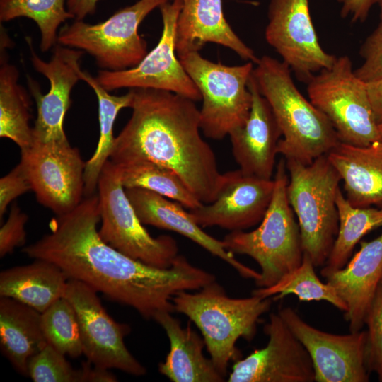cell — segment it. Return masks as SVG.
<instances>
[{
	"mask_svg": "<svg viewBox=\"0 0 382 382\" xmlns=\"http://www.w3.org/2000/svg\"><path fill=\"white\" fill-rule=\"evenodd\" d=\"M98 194L86 196L67 214L56 216L50 233L22 252L35 260L59 267L69 279L82 282L108 299L154 319L159 311H175L173 296L181 291L199 290L216 280L212 273L178 255L168 268L132 258L100 236Z\"/></svg>",
	"mask_w": 382,
	"mask_h": 382,
	"instance_id": "obj_1",
	"label": "cell"
},
{
	"mask_svg": "<svg viewBox=\"0 0 382 382\" xmlns=\"http://www.w3.org/2000/svg\"><path fill=\"white\" fill-rule=\"evenodd\" d=\"M132 115L115 137V164L149 161L173 170L202 203L212 202L223 180L215 154L200 134L195 101L153 88H131Z\"/></svg>",
	"mask_w": 382,
	"mask_h": 382,
	"instance_id": "obj_2",
	"label": "cell"
},
{
	"mask_svg": "<svg viewBox=\"0 0 382 382\" xmlns=\"http://www.w3.org/2000/svg\"><path fill=\"white\" fill-rule=\"evenodd\" d=\"M291 71L284 62L265 55L253 76L282 132L278 154L308 165L327 155L340 141L325 115L299 91Z\"/></svg>",
	"mask_w": 382,
	"mask_h": 382,
	"instance_id": "obj_3",
	"label": "cell"
},
{
	"mask_svg": "<svg viewBox=\"0 0 382 382\" xmlns=\"http://www.w3.org/2000/svg\"><path fill=\"white\" fill-rule=\"evenodd\" d=\"M172 301L175 311L187 316L199 328L210 359L224 377L229 362L241 359L236 342L241 337L253 339L260 317L272 304L270 298L255 295L229 297L216 280L195 293L179 291Z\"/></svg>",
	"mask_w": 382,
	"mask_h": 382,
	"instance_id": "obj_4",
	"label": "cell"
},
{
	"mask_svg": "<svg viewBox=\"0 0 382 382\" xmlns=\"http://www.w3.org/2000/svg\"><path fill=\"white\" fill-rule=\"evenodd\" d=\"M288 180L282 157L276 166L272 199L259 226L250 231H231L222 240L229 252L248 255L259 265L260 277L255 281L258 288L275 284L303 260L299 226L287 198Z\"/></svg>",
	"mask_w": 382,
	"mask_h": 382,
	"instance_id": "obj_5",
	"label": "cell"
},
{
	"mask_svg": "<svg viewBox=\"0 0 382 382\" xmlns=\"http://www.w3.org/2000/svg\"><path fill=\"white\" fill-rule=\"evenodd\" d=\"M286 194L299 226L303 253L323 267L339 227L336 205L341 178L327 155L306 165L289 159Z\"/></svg>",
	"mask_w": 382,
	"mask_h": 382,
	"instance_id": "obj_6",
	"label": "cell"
},
{
	"mask_svg": "<svg viewBox=\"0 0 382 382\" xmlns=\"http://www.w3.org/2000/svg\"><path fill=\"white\" fill-rule=\"evenodd\" d=\"M310 101L330 122L341 142L368 146L379 134L370 103L366 83L353 69L346 55L315 74L307 83Z\"/></svg>",
	"mask_w": 382,
	"mask_h": 382,
	"instance_id": "obj_7",
	"label": "cell"
},
{
	"mask_svg": "<svg viewBox=\"0 0 382 382\" xmlns=\"http://www.w3.org/2000/svg\"><path fill=\"white\" fill-rule=\"evenodd\" d=\"M178 58L201 93L200 128L204 136L221 140L243 126L252 105L248 82L253 63L227 66L211 62L198 52Z\"/></svg>",
	"mask_w": 382,
	"mask_h": 382,
	"instance_id": "obj_8",
	"label": "cell"
},
{
	"mask_svg": "<svg viewBox=\"0 0 382 382\" xmlns=\"http://www.w3.org/2000/svg\"><path fill=\"white\" fill-rule=\"evenodd\" d=\"M97 190L100 238L132 258L158 268L170 267L178 255L175 240L148 233L126 195L117 166L110 159L102 169Z\"/></svg>",
	"mask_w": 382,
	"mask_h": 382,
	"instance_id": "obj_9",
	"label": "cell"
},
{
	"mask_svg": "<svg viewBox=\"0 0 382 382\" xmlns=\"http://www.w3.org/2000/svg\"><path fill=\"white\" fill-rule=\"evenodd\" d=\"M168 1L139 0L97 24L75 20L59 28L57 43L87 52L103 70L133 68L148 53L147 43L138 33L141 23Z\"/></svg>",
	"mask_w": 382,
	"mask_h": 382,
	"instance_id": "obj_10",
	"label": "cell"
},
{
	"mask_svg": "<svg viewBox=\"0 0 382 382\" xmlns=\"http://www.w3.org/2000/svg\"><path fill=\"white\" fill-rule=\"evenodd\" d=\"M183 0L168 1L159 8L163 30L157 45L136 66L117 71L100 70L96 77L108 91L128 88L170 91L195 102L202 95L176 56L177 22Z\"/></svg>",
	"mask_w": 382,
	"mask_h": 382,
	"instance_id": "obj_11",
	"label": "cell"
},
{
	"mask_svg": "<svg viewBox=\"0 0 382 382\" xmlns=\"http://www.w3.org/2000/svg\"><path fill=\"white\" fill-rule=\"evenodd\" d=\"M37 202L56 216L69 213L84 196L86 162L69 141L33 142L21 150L20 162Z\"/></svg>",
	"mask_w": 382,
	"mask_h": 382,
	"instance_id": "obj_12",
	"label": "cell"
},
{
	"mask_svg": "<svg viewBox=\"0 0 382 382\" xmlns=\"http://www.w3.org/2000/svg\"><path fill=\"white\" fill-rule=\"evenodd\" d=\"M97 293L82 282L68 279L63 296L75 310L83 354L100 368L116 369L134 376L146 374V368L125 344L129 326L115 321L108 314Z\"/></svg>",
	"mask_w": 382,
	"mask_h": 382,
	"instance_id": "obj_13",
	"label": "cell"
},
{
	"mask_svg": "<svg viewBox=\"0 0 382 382\" xmlns=\"http://www.w3.org/2000/svg\"><path fill=\"white\" fill-rule=\"evenodd\" d=\"M265 37L297 79L306 83L337 58L319 43L308 0H270Z\"/></svg>",
	"mask_w": 382,
	"mask_h": 382,
	"instance_id": "obj_14",
	"label": "cell"
},
{
	"mask_svg": "<svg viewBox=\"0 0 382 382\" xmlns=\"http://www.w3.org/2000/svg\"><path fill=\"white\" fill-rule=\"evenodd\" d=\"M278 313L302 343L313 362L316 382H367L366 331L337 335L306 322L291 308Z\"/></svg>",
	"mask_w": 382,
	"mask_h": 382,
	"instance_id": "obj_15",
	"label": "cell"
},
{
	"mask_svg": "<svg viewBox=\"0 0 382 382\" xmlns=\"http://www.w3.org/2000/svg\"><path fill=\"white\" fill-rule=\"evenodd\" d=\"M27 42L30 61L36 71L50 81V90L42 94L36 81L28 78V86L37 105V119L33 127V142L47 144L68 141L64 130L66 113L71 100V92L81 80L80 60L84 52L57 44L50 61L35 54L30 37Z\"/></svg>",
	"mask_w": 382,
	"mask_h": 382,
	"instance_id": "obj_16",
	"label": "cell"
},
{
	"mask_svg": "<svg viewBox=\"0 0 382 382\" xmlns=\"http://www.w3.org/2000/svg\"><path fill=\"white\" fill-rule=\"evenodd\" d=\"M267 345L234 363L229 382H314L307 350L277 313L264 326Z\"/></svg>",
	"mask_w": 382,
	"mask_h": 382,
	"instance_id": "obj_17",
	"label": "cell"
},
{
	"mask_svg": "<svg viewBox=\"0 0 382 382\" xmlns=\"http://www.w3.org/2000/svg\"><path fill=\"white\" fill-rule=\"evenodd\" d=\"M274 179L247 175L240 169L223 173L215 199L189 212L201 227L245 231L260 223L272 197Z\"/></svg>",
	"mask_w": 382,
	"mask_h": 382,
	"instance_id": "obj_18",
	"label": "cell"
},
{
	"mask_svg": "<svg viewBox=\"0 0 382 382\" xmlns=\"http://www.w3.org/2000/svg\"><path fill=\"white\" fill-rule=\"evenodd\" d=\"M252 105L245 124L229 134L233 157L244 173L272 179L281 130L266 98L260 93L253 72L248 82Z\"/></svg>",
	"mask_w": 382,
	"mask_h": 382,
	"instance_id": "obj_19",
	"label": "cell"
},
{
	"mask_svg": "<svg viewBox=\"0 0 382 382\" xmlns=\"http://www.w3.org/2000/svg\"><path fill=\"white\" fill-rule=\"evenodd\" d=\"M139 220L144 225L170 230L183 235L230 265L244 278L260 277V272L238 261L219 241L205 233L184 207L151 190L125 188Z\"/></svg>",
	"mask_w": 382,
	"mask_h": 382,
	"instance_id": "obj_20",
	"label": "cell"
},
{
	"mask_svg": "<svg viewBox=\"0 0 382 382\" xmlns=\"http://www.w3.org/2000/svg\"><path fill=\"white\" fill-rule=\"evenodd\" d=\"M325 279L347 306L345 318L349 331L361 330L382 280V232L370 241L361 242L347 265Z\"/></svg>",
	"mask_w": 382,
	"mask_h": 382,
	"instance_id": "obj_21",
	"label": "cell"
},
{
	"mask_svg": "<svg viewBox=\"0 0 382 382\" xmlns=\"http://www.w3.org/2000/svg\"><path fill=\"white\" fill-rule=\"evenodd\" d=\"M207 42L228 47L253 64L259 61L226 21L221 0H183L176 29L178 56L199 52Z\"/></svg>",
	"mask_w": 382,
	"mask_h": 382,
	"instance_id": "obj_22",
	"label": "cell"
},
{
	"mask_svg": "<svg viewBox=\"0 0 382 382\" xmlns=\"http://www.w3.org/2000/svg\"><path fill=\"white\" fill-rule=\"evenodd\" d=\"M327 156L352 205L382 209V146L378 142L359 146L340 141Z\"/></svg>",
	"mask_w": 382,
	"mask_h": 382,
	"instance_id": "obj_23",
	"label": "cell"
},
{
	"mask_svg": "<svg viewBox=\"0 0 382 382\" xmlns=\"http://www.w3.org/2000/svg\"><path fill=\"white\" fill-rule=\"evenodd\" d=\"M165 330L170 351L158 365L159 372L173 382H221L224 377L203 352L205 342L187 324L183 327L171 312L159 311L154 318Z\"/></svg>",
	"mask_w": 382,
	"mask_h": 382,
	"instance_id": "obj_24",
	"label": "cell"
},
{
	"mask_svg": "<svg viewBox=\"0 0 382 382\" xmlns=\"http://www.w3.org/2000/svg\"><path fill=\"white\" fill-rule=\"evenodd\" d=\"M47 344L41 313L13 299H0V347L21 374L28 376V361Z\"/></svg>",
	"mask_w": 382,
	"mask_h": 382,
	"instance_id": "obj_25",
	"label": "cell"
},
{
	"mask_svg": "<svg viewBox=\"0 0 382 382\" xmlns=\"http://www.w3.org/2000/svg\"><path fill=\"white\" fill-rule=\"evenodd\" d=\"M68 278L56 265L36 259L0 273V296L13 299L43 313L63 297Z\"/></svg>",
	"mask_w": 382,
	"mask_h": 382,
	"instance_id": "obj_26",
	"label": "cell"
},
{
	"mask_svg": "<svg viewBox=\"0 0 382 382\" xmlns=\"http://www.w3.org/2000/svg\"><path fill=\"white\" fill-rule=\"evenodd\" d=\"M81 80L84 81L94 91L98 103L99 139L95 152L86 162L84 170V196L95 194L102 169L112 154L115 139L113 125L119 112L125 108H130L133 93L129 92L122 96L110 94L88 72L79 71Z\"/></svg>",
	"mask_w": 382,
	"mask_h": 382,
	"instance_id": "obj_27",
	"label": "cell"
},
{
	"mask_svg": "<svg viewBox=\"0 0 382 382\" xmlns=\"http://www.w3.org/2000/svg\"><path fill=\"white\" fill-rule=\"evenodd\" d=\"M339 227L333 246L320 274L326 278L343 268L356 245L369 232L382 226V209L352 205L340 189L336 196Z\"/></svg>",
	"mask_w": 382,
	"mask_h": 382,
	"instance_id": "obj_28",
	"label": "cell"
},
{
	"mask_svg": "<svg viewBox=\"0 0 382 382\" xmlns=\"http://www.w3.org/2000/svg\"><path fill=\"white\" fill-rule=\"evenodd\" d=\"M1 52L0 137L13 141L21 150L33 143L29 125L30 101L25 89L18 83L19 71Z\"/></svg>",
	"mask_w": 382,
	"mask_h": 382,
	"instance_id": "obj_29",
	"label": "cell"
},
{
	"mask_svg": "<svg viewBox=\"0 0 382 382\" xmlns=\"http://www.w3.org/2000/svg\"><path fill=\"white\" fill-rule=\"evenodd\" d=\"M125 188L146 189L193 209L203 203L189 190L171 168L149 161H139L116 164Z\"/></svg>",
	"mask_w": 382,
	"mask_h": 382,
	"instance_id": "obj_30",
	"label": "cell"
},
{
	"mask_svg": "<svg viewBox=\"0 0 382 382\" xmlns=\"http://www.w3.org/2000/svg\"><path fill=\"white\" fill-rule=\"evenodd\" d=\"M315 267L311 257L306 253H303L302 262L299 267L286 274L271 286L254 289L252 295L262 298L274 296L275 299H279L293 294L302 301L328 302L345 313L347 310L346 303L332 286L327 282L320 281L315 272Z\"/></svg>",
	"mask_w": 382,
	"mask_h": 382,
	"instance_id": "obj_31",
	"label": "cell"
},
{
	"mask_svg": "<svg viewBox=\"0 0 382 382\" xmlns=\"http://www.w3.org/2000/svg\"><path fill=\"white\" fill-rule=\"evenodd\" d=\"M25 17L33 20L40 32V50L47 52L57 45L58 29L67 19H74L65 0H0V21Z\"/></svg>",
	"mask_w": 382,
	"mask_h": 382,
	"instance_id": "obj_32",
	"label": "cell"
},
{
	"mask_svg": "<svg viewBox=\"0 0 382 382\" xmlns=\"http://www.w3.org/2000/svg\"><path fill=\"white\" fill-rule=\"evenodd\" d=\"M41 323L47 344L73 358L83 354L76 314L65 298L59 299L41 313Z\"/></svg>",
	"mask_w": 382,
	"mask_h": 382,
	"instance_id": "obj_33",
	"label": "cell"
},
{
	"mask_svg": "<svg viewBox=\"0 0 382 382\" xmlns=\"http://www.w3.org/2000/svg\"><path fill=\"white\" fill-rule=\"evenodd\" d=\"M28 368L35 382H80L79 370L49 344L30 359Z\"/></svg>",
	"mask_w": 382,
	"mask_h": 382,
	"instance_id": "obj_34",
	"label": "cell"
},
{
	"mask_svg": "<svg viewBox=\"0 0 382 382\" xmlns=\"http://www.w3.org/2000/svg\"><path fill=\"white\" fill-rule=\"evenodd\" d=\"M366 331V362L382 381V280L365 318Z\"/></svg>",
	"mask_w": 382,
	"mask_h": 382,
	"instance_id": "obj_35",
	"label": "cell"
},
{
	"mask_svg": "<svg viewBox=\"0 0 382 382\" xmlns=\"http://www.w3.org/2000/svg\"><path fill=\"white\" fill-rule=\"evenodd\" d=\"M359 54L364 61L354 70L356 75L366 83L382 78V21L366 37Z\"/></svg>",
	"mask_w": 382,
	"mask_h": 382,
	"instance_id": "obj_36",
	"label": "cell"
},
{
	"mask_svg": "<svg viewBox=\"0 0 382 382\" xmlns=\"http://www.w3.org/2000/svg\"><path fill=\"white\" fill-rule=\"evenodd\" d=\"M28 215L16 204H13L8 217L0 228V257L10 254L26 241L25 224Z\"/></svg>",
	"mask_w": 382,
	"mask_h": 382,
	"instance_id": "obj_37",
	"label": "cell"
},
{
	"mask_svg": "<svg viewBox=\"0 0 382 382\" xmlns=\"http://www.w3.org/2000/svg\"><path fill=\"white\" fill-rule=\"evenodd\" d=\"M32 190L25 171L18 163L9 173L0 179V220L8 206L18 197Z\"/></svg>",
	"mask_w": 382,
	"mask_h": 382,
	"instance_id": "obj_38",
	"label": "cell"
},
{
	"mask_svg": "<svg viewBox=\"0 0 382 382\" xmlns=\"http://www.w3.org/2000/svg\"><path fill=\"white\" fill-rule=\"evenodd\" d=\"M341 4L340 15L352 22L364 21L372 6L381 0H337Z\"/></svg>",
	"mask_w": 382,
	"mask_h": 382,
	"instance_id": "obj_39",
	"label": "cell"
},
{
	"mask_svg": "<svg viewBox=\"0 0 382 382\" xmlns=\"http://www.w3.org/2000/svg\"><path fill=\"white\" fill-rule=\"evenodd\" d=\"M79 370L80 382H112L116 377L108 369L98 367L87 360L83 361Z\"/></svg>",
	"mask_w": 382,
	"mask_h": 382,
	"instance_id": "obj_40",
	"label": "cell"
},
{
	"mask_svg": "<svg viewBox=\"0 0 382 382\" xmlns=\"http://www.w3.org/2000/svg\"><path fill=\"white\" fill-rule=\"evenodd\" d=\"M100 0H65L67 11L74 20L83 21L86 16L94 14L97 4Z\"/></svg>",
	"mask_w": 382,
	"mask_h": 382,
	"instance_id": "obj_41",
	"label": "cell"
},
{
	"mask_svg": "<svg viewBox=\"0 0 382 382\" xmlns=\"http://www.w3.org/2000/svg\"><path fill=\"white\" fill-rule=\"evenodd\" d=\"M367 91L376 122H382V78L366 83Z\"/></svg>",
	"mask_w": 382,
	"mask_h": 382,
	"instance_id": "obj_42",
	"label": "cell"
},
{
	"mask_svg": "<svg viewBox=\"0 0 382 382\" xmlns=\"http://www.w3.org/2000/svg\"><path fill=\"white\" fill-rule=\"evenodd\" d=\"M378 127L379 138L377 142L380 144L381 146H382V122L378 123Z\"/></svg>",
	"mask_w": 382,
	"mask_h": 382,
	"instance_id": "obj_43",
	"label": "cell"
},
{
	"mask_svg": "<svg viewBox=\"0 0 382 382\" xmlns=\"http://www.w3.org/2000/svg\"><path fill=\"white\" fill-rule=\"evenodd\" d=\"M381 12H380V18L382 21V0L380 1Z\"/></svg>",
	"mask_w": 382,
	"mask_h": 382,
	"instance_id": "obj_44",
	"label": "cell"
}]
</instances>
